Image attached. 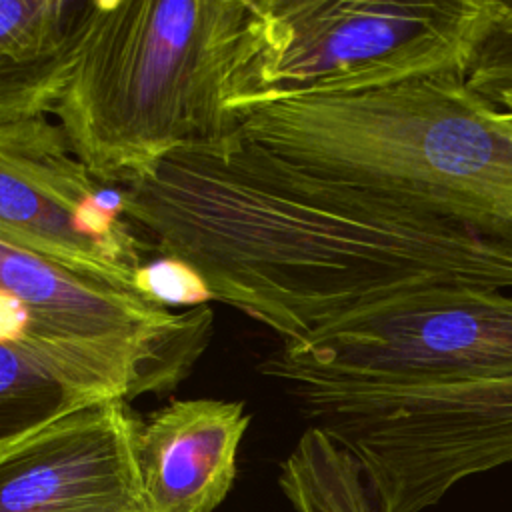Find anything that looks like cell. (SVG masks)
<instances>
[{
  "label": "cell",
  "mask_w": 512,
  "mask_h": 512,
  "mask_svg": "<svg viewBox=\"0 0 512 512\" xmlns=\"http://www.w3.org/2000/svg\"><path fill=\"white\" fill-rule=\"evenodd\" d=\"M250 424L242 402L172 400L140 422L136 458L150 512H212L236 478Z\"/></svg>",
  "instance_id": "cell-9"
},
{
  "label": "cell",
  "mask_w": 512,
  "mask_h": 512,
  "mask_svg": "<svg viewBox=\"0 0 512 512\" xmlns=\"http://www.w3.org/2000/svg\"><path fill=\"white\" fill-rule=\"evenodd\" d=\"M136 292L166 310L172 306L196 308L212 300L202 276L186 262L168 256H158L138 270Z\"/></svg>",
  "instance_id": "cell-13"
},
{
  "label": "cell",
  "mask_w": 512,
  "mask_h": 512,
  "mask_svg": "<svg viewBox=\"0 0 512 512\" xmlns=\"http://www.w3.org/2000/svg\"><path fill=\"white\" fill-rule=\"evenodd\" d=\"M264 38V0H88L54 116L88 172L124 186L242 132Z\"/></svg>",
  "instance_id": "cell-2"
},
{
  "label": "cell",
  "mask_w": 512,
  "mask_h": 512,
  "mask_svg": "<svg viewBox=\"0 0 512 512\" xmlns=\"http://www.w3.org/2000/svg\"><path fill=\"white\" fill-rule=\"evenodd\" d=\"M88 0H0V124L54 114Z\"/></svg>",
  "instance_id": "cell-10"
},
{
  "label": "cell",
  "mask_w": 512,
  "mask_h": 512,
  "mask_svg": "<svg viewBox=\"0 0 512 512\" xmlns=\"http://www.w3.org/2000/svg\"><path fill=\"white\" fill-rule=\"evenodd\" d=\"M120 398L80 406L0 446V512H150Z\"/></svg>",
  "instance_id": "cell-8"
},
{
  "label": "cell",
  "mask_w": 512,
  "mask_h": 512,
  "mask_svg": "<svg viewBox=\"0 0 512 512\" xmlns=\"http://www.w3.org/2000/svg\"><path fill=\"white\" fill-rule=\"evenodd\" d=\"M246 138L326 178L388 194L512 248V136L454 74L238 108Z\"/></svg>",
  "instance_id": "cell-3"
},
{
  "label": "cell",
  "mask_w": 512,
  "mask_h": 512,
  "mask_svg": "<svg viewBox=\"0 0 512 512\" xmlns=\"http://www.w3.org/2000/svg\"><path fill=\"white\" fill-rule=\"evenodd\" d=\"M274 382L424 388L512 378V294L472 284L412 288L360 306L302 348L260 364Z\"/></svg>",
  "instance_id": "cell-6"
},
{
  "label": "cell",
  "mask_w": 512,
  "mask_h": 512,
  "mask_svg": "<svg viewBox=\"0 0 512 512\" xmlns=\"http://www.w3.org/2000/svg\"><path fill=\"white\" fill-rule=\"evenodd\" d=\"M92 402L28 356L0 346V446Z\"/></svg>",
  "instance_id": "cell-11"
},
{
  "label": "cell",
  "mask_w": 512,
  "mask_h": 512,
  "mask_svg": "<svg viewBox=\"0 0 512 512\" xmlns=\"http://www.w3.org/2000/svg\"><path fill=\"white\" fill-rule=\"evenodd\" d=\"M480 112L486 120H490L494 126L502 128L508 136H512V92L500 94L490 102L480 98Z\"/></svg>",
  "instance_id": "cell-14"
},
{
  "label": "cell",
  "mask_w": 512,
  "mask_h": 512,
  "mask_svg": "<svg viewBox=\"0 0 512 512\" xmlns=\"http://www.w3.org/2000/svg\"><path fill=\"white\" fill-rule=\"evenodd\" d=\"M124 216L212 300L302 348L352 310L442 284L512 288V248L388 194L310 172L242 132L120 186Z\"/></svg>",
  "instance_id": "cell-1"
},
{
  "label": "cell",
  "mask_w": 512,
  "mask_h": 512,
  "mask_svg": "<svg viewBox=\"0 0 512 512\" xmlns=\"http://www.w3.org/2000/svg\"><path fill=\"white\" fill-rule=\"evenodd\" d=\"M210 334L208 304L172 312L0 240V346L94 402L172 390Z\"/></svg>",
  "instance_id": "cell-4"
},
{
  "label": "cell",
  "mask_w": 512,
  "mask_h": 512,
  "mask_svg": "<svg viewBox=\"0 0 512 512\" xmlns=\"http://www.w3.org/2000/svg\"><path fill=\"white\" fill-rule=\"evenodd\" d=\"M462 80L472 94L486 102L512 92V2L500 0Z\"/></svg>",
  "instance_id": "cell-12"
},
{
  "label": "cell",
  "mask_w": 512,
  "mask_h": 512,
  "mask_svg": "<svg viewBox=\"0 0 512 512\" xmlns=\"http://www.w3.org/2000/svg\"><path fill=\"white\" fill-rule=\"evenodd\" d=\"M0 240L132 294L152 250L48 116L0 124Z\"/></svg>",
  "instance_id": "cell-7"
},
{
  "label": "cell",
  "mask_w": 512,
  "mask_h": 512,
  "mask_svg": "<svg viewBox=\"0 0 512 512\" xmlns=\"http://www.w3.org/2000/svg\"><path fill=\"white\" fill-rule=\"evenodd\" d=\"M500 0H264L252 100L464 78ZM250 100V102H252Z\"/></svg>",
  "instance_id": "cell-5"
}]
</instances>
